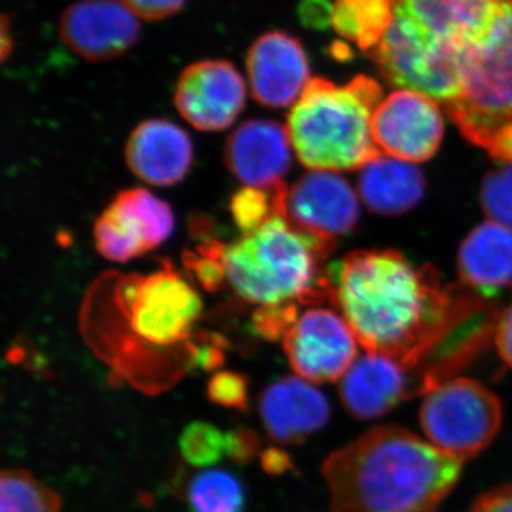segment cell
<instances>
[{"instance_id": "cell-20", "label": "cell", "mask_w": 512, "mask_h": 512, "mask_svg": "<svg viewBox=\"0 0 512 512\" xmlns=\"http://www.w3.org/2000/svg\"><path fill=\"white\" fill-rule=\"evenodd\" d=\"M463 285L481 298L498 295L512 284V228L487 221L474 228L458 252Z\"/></svg>"}, {"instance_id": "cell-27", "label": "cell", "mask_w": 512, "mask_h": 512, "mask_svg": "<svg viewBox=\"0 0 512 512\" xmlns=\"http://www.w3.org/2000/svg\"><path fill=\"white\" fill-rule=\"evenodd\" d=\"M480 201L491 221L512 228V164H504L485 175Z\"/></svg>"}, {"instance_id": "cell-19", "label": "cell", "mask_w": 512, "mask_h": 512, "mask_svg": "<svg viewBox=\"0 0 512 512\" xmlns=\"http://www.w3.org/2000/svg\"><path fill=\"white\" fill-rule=\"evenodd\" d=\"M409 370L392 357L369 353L355 360L340 382V399L357 420H375L414 396Z\"/></svg>"}, {"instance_id": "cell-37", "label": "cell", "mask_w": 512, "mask_h": 512, "mask_svg": "<svg viewBox=\"0 0 512 512\" xmlns=\"http://www.w3.org/2000/svg\"><path fill=\"white\" fill-rule=\"evenodd\" d=\"M12 50V26H10L8 15H3L0 20V57H2V62L8 60V57L12 55Z\"/></svg>"}, {"instance_id": "cell-3", "label": "cell", "mask_w": 512, "mask_h": 512, "mask_svg": "<svg viewBox=\"0 0 512 512\" xmlns=\"http://www.w3.org/2000/svg\"><path fill=\"white\" fill-rule=\"evenodd\" d=\"M503 0H393V20L370 56L387 83L433 97L456 99L461 63L483 37Z\"/></svg>"}, {"instance_id": "cell-5", "label": "cell", "mask_w": 512, "mask_h": 512, "mask_svg": "<svg viewBox=\"0 0 512 512\" xmlns=\"http://www.w3.org/2000/svg\"><path fill=\"white\" fill-rule=\"evenodd\" d=\"M382 92L365 74L343 86L323 77L312 79L286 121L299 161L311 170L342 171L363 168L382 156L372 134Z\"/></svg>"}, {"instance_id": "cell-32", "label": "cell", "mask_w": 512, "mask_h": 512, "mask_svg": "<svg viewBox=\"0 0 512 512\" xmlns=\"http://www.w3.org/2000/svg\"><path fill=\"white\" fill-rule=\"evenodd\" d=\"M137 18L163 20L184 8L187 0H120Z\"/></svg>"}, {"instance_id": "cell-6", "label": "cell", "mask_w": 512, "mask_h": 512, "mask_svg": "<svg viewBox=\"0 0 512 512\" xmlns=\"http://www.w3.org/2000/svg\"><path fill=\"white\" fill-rule=\"evenodd\" d=\"M446 110L474 146L512 164V0H503L491 28L468 47Z\"/></svg>"}, {"instance_id": "cell-13", "label": "cell", "mask_w": 512, "mask_h": 512, "mask_svg": "<svg viewBox=\"0 0 512 512\" xmlns=\"http://www.w3.org/2000/svg\"><path fill=\"white\" fill-rule=\"evenodd\" d=\"M181 117L201 131H221L235 123L247 103V83L235 64L200 60L185 67L174 94Z\"/></svg>"}, {"instance_id": "cell-14", "label": "cell", "mask_w": 512, "mask_h": 512, "mask_svg": "<svg viewBox=\"0 0 512 512\" xmlns=\"http://www.w3.org/2000/svg\"><path fill=\"white\" fill-rule=\"evenodd\" d=\"M140 20L120 0H77L60 16L59 33L87 62H110L137 45Z\"/></svg>"}, {"instance_id": "cell-11", "label": "cell", "mask_w": 512, "mask_h": 512, "mask_svg": "<svg viewBox=\"0 0 512 512\" xmlns=\"http://www.w3.org/2000/svg\"><path fill=\"white\" fill-rule=\"evenodd\" d=\"M372 134L387 157L424 163L437 153L443 141V113L437 100L427 94L396 90L377 106Z\"/></svg>"}, {"instance_id": "cell-23", "label": "cell", "mask_w": 512, "mask_h": 512, "mask_svg": "<svg viewBox=\"0 0 512 512\" xmlns=\"http://www.w3.org/2000/svg\"><path fill=\"white\" fill-rule=\"evenodd\" d=\"M191 512H244L247 495L241 480L225 470L202 471L188 487Z\"/></svg>"}, {"instance_id": "cell-28", "label": "cell", "mask_w": 512, "mask_h": 512, "mask_svg": "<svg viewBox=\"0 0 512 512\" xmlns=\"http://www.w3.org/2000/svg\"><path fill=\"white\" fill-rule=\"evenodd\" d=\"M225 249L227 245L211 242L185 254V265L207 291H217L227 279Z\"/></svg>"}, {"instance_id": "cell-12", "label": "cell", "mask_w": 512, "mask_h": 512, "mask_svg": "<svg viewBox=\"0 0 512 512\" xmlns=\"http://www.w3.org/2000/svg\"><path fill=\"white\" fill-rule=\"evenodd\" d=\"M281 215L293 227L336 242L359 221V201L348 181L333 171L312 170L284 188Z\"/></svg>"}, {"instance_id": "cell-16", "label": "cell", "mask_w": 512, "mask_h": 512, "mask_svg": "<svg viewBox=\"0 0 512 512\" xmlns=\"http://www.w3.org/2000/svg\"><path fill=\"white\" fill-rule=\"evenodd\" d=\"M291 140L274 120L245 121L232 131L225 146L229 173L245 187L274 190L285 184L291 168Z\"/></svg>"}, {"instance_id": "cell-30", "label": "cell", "mask_w": 512, "mask_h": 512, "mask_svg": "<svg viewBox=\"0 0 512 512\" xmlns=\"http://www.w3.org/2000/svg\"><path fill=\"white\" fill-rule=\"evenodd\" d=\"M299 306L278 305L259 306L254 313V328L259 336L266 340L284 339L286 332L291 329L298 319Z\"/></svg>"}, {"instance_id": "cell-36", "label": "cell", "mask_w": 512, "mask_h": 512, "mask_svg": "<svg viewBox=\"0 0 512 512\" xmlns=\"http://www.w3.org/2000/svg\"><path fill=\"white\" fill-rule=\"evenodd\" d=\"M261 466L268 476H284L288 471L293 470L291 457L282 448L268 447L261 453Z\"/></svg>"}, {"instance_id": "cell-24", "label": "cell", "mask_w": 512, "mask_h": 512, "mask_svg": "<svg viewBox=\"0 0 512 512\" xmlns=\"http://www.w3.org/2000/svg\"><path fill=\"white\" fill-rule=\"evenodd\" d=\"M62 498L26 470L0 476V512H60Z\"/></svg>"}, {"instance_id": "cell-34", "label": "cell", "mask_w": 512, "mask_h": 512, "mask_svg": "<svg viewBox=\"0 0 512 512\" xmlns=\"http://www.w3.org/2000/svg\"><path fill=\"white\" fill-rule=\"evenodd\" d=\"M333 5L328 0H305L299 8L303 25L313 29H325L332 25Z\"/></svg>"}, {"instance_id": "cell-29", "label": "cell", "mask_w": 512, "mask_h": 512, "mask_svg": "<svg viewBox=\"0 0 512 512\" xmlns=\"http://www.w3.org/2000/svg\"><path fill=\"white\" fill-rule=\"evenodd\" d=\"M248 390V377L232 370L215 373L207 384L210 402L241 412H247L249 407Z\"/></svg>"}, {"instance_id": "cell-31", "label": "cell", "mask_w": 512, "mask_h": 512, "mask_svg": "<svg viewBox=\"0 0 512 512\" xmlns=\"http://www.w3.org/2000/svg\"><path fill=\"white\" fill-rule=\"evenodd\" d=\"M227 437V456L234 463L248 464L255 460L256 456H261V439L254 430L247 427H238L228 431Z\"/></svg>"}, {"instance_id": "cell-33", "label": "cell", "mask_w": 512, "mask_h": 512, "mask_svg": "<svg viewBox=\"0 0 512 512\" xmlns=\"http://www.w3.org/2000/svg\"><path fill=\"white\" fill-rule=\"evenodd\" d=\"M468 512H512V484L480 495Z\"/></svg>"}, {"instance_id": "cell-25", "label": "cell", "mask_w": 512, "mask_h": 512, "mask_svg": "<svg viewBox=\"0 0 512 512\" xmlns=\"http://www.w3.org/2000/svg\"><path fill=\"white\" fill-rule=\"evenodd\" d=\"M285 184L274 190L244 187L231 198L232 218L242 234L255 231L275 215H281V197Z\"/></svg>"}, {"instance_id": "cell-7", "label": "cell", "mask_w": 512, "mask_h": 512, "mask_svg": "<svg viewBox=\"0 0 512 512\" xmlns=\"http://www.w3.org/2000/svg\"><path fill=\"white\" fill-rule=\"evenodd\" d=\"M117 303L136 342L134 348L141 352L143 363L153 365L165 389L167 383L156 366L165 360L158 355L183 348L201 315L200 295L183 276L165 265L153 274L124 279L117 289ZM147 380L150 393L148 369Z\"/></svg>"}, {"instance_id": "cell-18", "label": "cell", "mask_w": 512, "mask_h": 512, "mask_svg": "<svg viewBox=\"0 0 512 512\" xmlns=\"http://www.w3.org/2000/svg\"><path fill=\"white\" fill-rule=\"evenodd\" d=\"M128 168L144 183L170 187L190 173L194 146L173 121L150 119L134 128L126 146Z\"/></svg>"}, {"instance_id": "cell-1", "label": "cell", "mask_w": 512, "mask_h": 512, "mask_svg": "<svg viewBox=\"0 0 512 512\" xmlns=\"http://www.w3.org/2000/svg\"><path fill=\"white\" fill-rule=\"evenodd\" d=\"M332 296L357 342L414 372V389L467 365L493 333V309L467 286L394 249L356 251L329 269Z\"/></svg>"}, {"instance_id": "cell-15", "label": "cell", "mask_w": 512, "mask_h": 512, "mask_svg": "<svg viewBox=\"0 0 512 512\" xmlns=\"http://www.w3.org/2000/svg\"><path fill=\"white\" fill-rule=\"evenodd\" d=\"M249 89L261 106H293L311 82V64L298 37L269 30L252 43L245 60Z\"/></svg>"}, {"instance_id": "cell-17", "label": "cell", "mask_w": 512, "mask_h": 512, "mask_svg": "<svg viewBox=\"0 0 512 512\" xmlns=\"http://www.w3.org/2000/svg\"><path fill=\"white\" fill-rule=\"evenodd\" d=\"M259 413L269 439L282 446L301 444L326 426L330 406L325 394L302 377H282L259 397Z\"/></svg>"}, {"instance_id": "cell-9", "label": "cell", "mask_w": 512, "mask_h": 512, "mask_svg": "<svg viewBox=\"0 0 512 512\" xmlns=\"http://www.w3.org/2000/svg\"><path fill=\"white\" fill-rule=\"evenodd\" d=\"M167 202L144 188L121 191L94 224V244L103 258L128 262L163 245L173 234Z\"/></svg>"}, {"instance_id": "cell-22", "label": "cell", "mask_w": 512, "mask_h": 512, "mask_svg": "<svg viewBox=\"0 0 512 512\" xmlns=\"http://www.w3.org/2000/svg\"><path fill=\"white\" fill-rule=\"evenodd\" d=\"M393 0H336L332 26L363 52L376 49L393 20Z\"/></svg>"}, {"instance_id": "cell-4", "label": "cell", "mask_w": 512, "mask_h": 512, "mask_svg": "<svg viewBox=\"0 0 512 512\" xmlns=\"http://www.w3.org/2000/svg\"><path fill=\"white\" fill-rule=\"evenodd\" d=\"M335 247L275 215L227 245L225 274L237 295L255 305H318L332 296L325 261Z\"/></svg>"}, {"instance_id": "cell-21", "label": "cell", "mask_w": 512, "mask_h": 512, "mask_svg": "<svg viewBox=\"0 0 512 512\" xmlns=\"http://www.w3.org/2000/svg\"><path fill=\"white\" fill-rule=\"evenodd\" d=\"M426 178L412 163L382 156L362 168L359 194L366 207L383 217L412 210L423 198Z\"/></svg>"}, {"instance_id": "cell-35", "label": "cell", "mask_w": 512, "mask_h": 512, "mask_svg": "<svg viewBox=\"0 0 512 512\" xmlns=\"http://www.w3.org/2000/svg\"><path fill=\"white\" fill-rule=\"evenodd\" d=\"M495 346L505 365L512 369V305L498 316L494 329Z\"/></svg>"}, {"instance_id": "cell-26", "label": "cell", "mask_w": 512, "mask_h": 512, "mask_svg": "<svg viewBox=\"0 0 512 512\" xmlns=\"http://www.w3.org/2000/svg\"><path fill=\"white\" fill-rule=\"evenodd\" d=\"M180 451L191 466H215L227 454V437L207 421H194L181 434Z\"/></svg>"}, {"instance_id": "cell-10", "label": "cell", "mask_w": 512, "mask_h": 512, "mask_svg": "<svg viewBox=\"0 0 512 512\" xmlns=\"http://www.w3.org/2000/svg\"><path fill=\"white\" fill-rule=\"evenodd\" d=\"M282 342L296 375L311 383L342 379L355 363L359 343L345 318L323 308L301 313Z\"/></svg>"}, {"instance_id": "cell-2", "label": "cell", "mask_w": 512, "mask_h": 512, "mask_svg": "<svg viewBox=\"0 0 512 512\" xmlns=\"http://www.w3.org/2000/svg\"><path fill=\"white\" fill-rule=\"evenodd\" d=\"M463 463L412 431L377 426L322 464L332 512H436Z\"/></svg>"}, {"instance_id": "cell-8", "label": "cell", "mask_w": 512, "mask_h": 512, "mask_svg": "<svg viewBox=\"0 0 512 512\" xmlns=\"http://www.w3.org/2000/svg\"><path fill=\"white\" fill-rule=\"evenodd\" d=\"M503 403L467 377H453L424 394L420 424L429 443L466 461L493 443L503 424Z\"/></svg>"}]
</instances>
